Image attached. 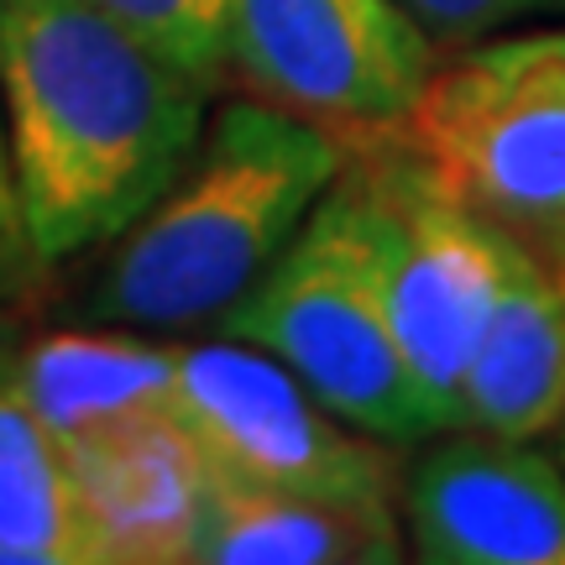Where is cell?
<instances>
[{"mask_svg": "<svg viewBox=\"0 0 565 565\" xmlns=\"http://www.w3.org/2000/svg\"><path fill=\"white\" fill-rule=\"evenodd\" d=\"M565 419V282L503 242V282L466 366L461 429L540 440Z\"/></svg>", "mask_w": 565, "mask_h": 565, "instance_id": "8fae6325", "label": "cell"}, {"mask_svg": "<svg viewBox=\"0 0 565 565\" xmlns=\"http://www.w3.org/2000/svg\"><path fill=\"white\" fill-rule=\"evenodd\" d=\"M398 6L435 38L440 53L482 42L492 32L513 26L519 17H529V11H540V0H398Z\"/></svg>", "mask_w": 565, "mask_h": 565, "instance_id": "9a60e30c", "label": "cell"}, {"mask_svg": "<svg viewBox=\"0 0 565 565\" xmlns=\"http://www.w3.org/2000/svg\"><path fill=\"white\" fill-rule=\"evenodd\" d=\"M42 278H47V267H42L32 231H26V215H21L11 141H6V116H0V303L26 299Z\"/></svg>", "mask_w": 565, "mask_h": 565, "instance_id": "2e32d148", "label": "cell"}, {"mask_svg": "<svg viewBox=\"0 0 565 565\" xmlns=\"http://www.w3.org/2000/svg\"><path fill=\"white\" fill-rule=\"evenodd\" d=\"M121 32L200 84L231 74V0H89Z\"/></svg>", "mask_w": 565, "mask_h": 565, "instance_id": "5bb4252c", "label": "cell"}, {"mask_svg": "<svg viewBox=\"0 0 565 565\" xmlns=\"http://www.w3.org/2000/svg\"><path fill=\"white\" fill-rule=\"evenodd\" d=\"M215 335L267 351L335 419L372 440L414 445L440 435L377 294L366 200L351 152L278 263L215 320Z\"/></svg>", "mask_w": 565, "mask_h": 565, "instance_id": "3957f363", "label": "cell"}, {"mask_svg": "<svg viewBox=\"0 0 565 565\" xmlns=\"http://www.w3.org/2000/svg\"><path fill=\"white\" fill-rule=\"evenodd\" d=\"M74 466L84 513L110 565L194 561L210 508V456L173 408H137L121 419L58 435Z\"/></svg>", "mask_w": 565, "mask_h": 565, "instance_id": "9c48e42d", "label": "cell"}, {"mask_svg": "<svg viewBox=\"0 0 565 565\" xmlns=\"http://www.w3.org/2000/svg\"><path fill=\"white\" fill-rule=\"evenodd\" d=\"M0 116L42 267L110 246L173 189L210 121L179 74L89 0H0Z\"/></svg>", "mask_w": 565, "mask_h": 565, "instance_id": "6da1fadb", "label": "cell"}, {"mask_svg": "<svg viewBox=\"0 0 565 565\" xmlns=\"http://www.w3.org/2000/svg\"><path fill=\"white\" fill-rule=\"evenodd\" d=\"M404 529L393 498H330L267 487L210 466V508L194 565H393Z\"/></svg>", "mask_w": 565, "mask_h": 565, "instance_id": "30bf717a", "label": "cell"}, {"mask_svg": "<svg viewBox=\"0 0 565 565\" xmlns=\"http://www.w3.org/2000/svg\"><path fill=\"white\" fill-rule=\"evenodd\" d=\"M345 152L335 131L273 100L221 105L173 189L110 242L116 252L79 299V320L121 330L215 324L278 263Z\"/></svg>", "mask_w": 565, "mask_h": 565, "instance_id": "7a4b0ae2", "label": "cell"}, {"mask_svg": "<svg viewBox=\"0 0 565 565\" xmlns=\"http://www.w3.org/2000/svg\"><path fill=\"white\" fill-rule=\"evenodd\" d=\"M393 137L471 221L565 282V32L456 47Z\"/></svg>", "mask_w": 565, "mask_h": 565, "instance_id": "277c9868", "label": "cell"}, {"mask_svg": "<svg viewBox=\"0 0 565 565\" xmlns=\"http://www.w3.org/2000/svg\"><path fill=\"white\" fill-rule=\"evenodd\" d=\"M179 345L131 335H47L21 345L11 383L53 435L121 419L137 408H173Z\"/></svg>", "mask_w": 565, "mask_h": 565, "instance_id": "4fadbf2b", "label": "cell"}, {"mask_svg": "<svg viewBox=\"0 0 565 565\" xmlns=\"http://www.w3.org/2000/svg\"><path fill=\"white\" fill-rule=\"evenodd\" d=\"M404 519L429 565H565V471L529 440L466 429L414 461Z\"/></svg>", "mask_w": 565, "mask_h": 565, "instance_id": "ba28073f", "label": "cell"}, {"mask_svg": "<svg viewBox=\"0 0 565 565\" xmlns=\"http://www.w3.org/2000/svg\"><path fill=\"white\" fill-rule=\"evenodd\" d=\"M0 565H110L58 435L0 383Z\"/></svg>", "mask_w": 565, "mask_h": 565, "instance_id": "7c38bea8", "label": "cell"}, {"mask_svg": "<svg viewBox=\"0 0 565 565\" xmlns=\"http://www.w3.org/2000/svg\"><path fill=\"white\" fill-rule=\"evenodd\" d=\"M17 356H21V330L17 320L0 309V383H11V372H17Z\"/></svg>", "mask_w": 565, "mask_h": 565, "instance_id": "e0dca14e", "label": "cell"}, {"mask_svg": "<svg viewBox=\"0 0 565 565\" xmlns=\"http://www.w3.org/2000/svg\"><path fill=\"white\" fill-rule=\"evenodd\" d=\"M545 6H565V0H540V11H545Z\"/></svg>", "mask_w": 565, "mask_h": 565, "instance_id": "ac0fdd59", "label": "cell"}, {"mask_svg": "<svg viewBox=\"0 0 565 565\" xmlns=\"http://www.w3.org/2000/svg\"><path fill=\"white\" fill-rule=\"evenodd\" d=\"M351 162L362 179L372 273L387 324L440 435L461 429L466 366L503 282V242L471 221L398 137L351 141Z\"/></svg>", "mask_w": 565, "mask_h": 565, "instance_id": "5b68a950", "label": "cell"}, {"mask_svg": "<svg viewBox=\"0 0 565 565\" xmlns=\"http://www.w3.org/2000/svg\"><path fill=\"white\" fill-rule=\"evenodd\" d=\"M173 414L225 477L330 498H398L383 440L335 419L288 366L246 341L179 345Z\"/></svg>", "mask_w": 565, "mask_h": 565, "instance_id": "52a82bcc", "label": "cell"}, {"mask_svg": "<svg viewBox=\"0 0 565 565\" xmlns=\"http://www.w3.org/2000/svg\"><path fill=\"white\" fill-rule=\"evenodd\" d=\"M440 63L398 0H231V68L257 100L351 141L393 137Z\"/></svg>", "mask_w": 565, "mask_h": 565, "instance_id": "8992f818", "label": "cell"}]
</instances>
